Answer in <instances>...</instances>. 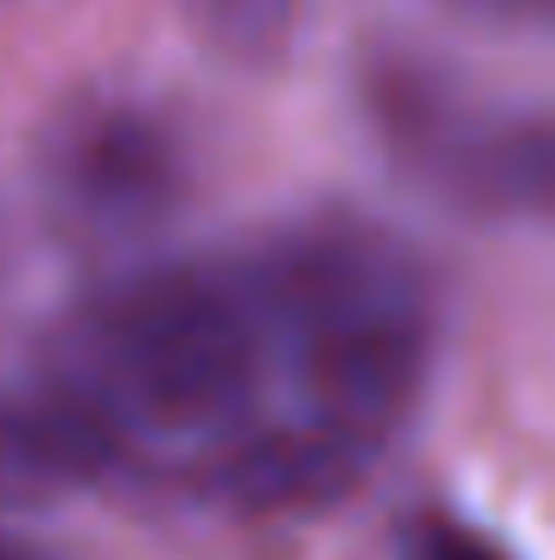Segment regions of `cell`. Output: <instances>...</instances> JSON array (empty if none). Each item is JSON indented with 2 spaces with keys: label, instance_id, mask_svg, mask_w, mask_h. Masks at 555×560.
<instances>
[{
  "label": "cell",
  "instance_id": "obj_1",
  "mask_svg": "<svg viewBox=\"0 0 555 560\" xmlns=\"http://www.w3.org/2000/svg\"><path fill=\"white\" fill-rule=\"evenodd\" d=\"M430 364L418 250L365 215H305L78 304L0 388V483L311 513L401 442Z\"/></svg>",
  "mask_w": 555,
  "mask_h": 560
},
{
  "label": "cell",
  "instance_id": "obj_2",
  "mask_svg": "<svg viewBox=\"0 0 555 560\" xmlns=\"http://www.w3.org/2000/svg\"><path fill=\"white\" fill-rule=\"evenodd\" d=\"M48 203L90 238L162 221L180 191V143L138 102H78L43 150Z\"/></svg>",
  "mask_w": 555,
  "mask_h": 560
},
{
  "label": "cell",
  "instance_id": "obj_3",
  "mask_svg": "<svg viewBox=\"0 0 555 560\" xmlns=\"http://www.w3.org/2000/svg\"><path fill=\"white\" fill-rule=\"evenodd\" d=\"M389 131L406 143L418 173L442 179L454 197L490 209H544L550 197V131L544 119L472 114L430 84L394 90Z\"/></svg>",
  "mask_w": 555,
  "mask_h": 560
},
{
  "label": "cell",
  "instance_id": "obj_4",
  "mask_svg": "<svg viewBox=\"0 0 555 560\" xmlns=\"http://www.w3.org/2000/svg\"><path fill=\"white\" fill-rule=\"evenodd\" d=\"M180 12L197 24L209 48L233 60H269L287 48L299 19V0H180Z\"/></svg>",
  "mask_w": 555,
  "mask_h": 560
},
{
  "label": "cell",
  "instance_id": "obj_5",
  "mask_svg": "<svg viewBox=\"0 0 555 560\" xmlns=\"http://www.w3.org/2000/svg\"><path fill=\"white\" fill-rule=\"evenodd\" d=\"M394 560H513L496 537H484L478 525L448 513H418L394 537Z\"/></svg>",
  "mask_w": 555,
  "mask_h": 560
}]
</instances>
